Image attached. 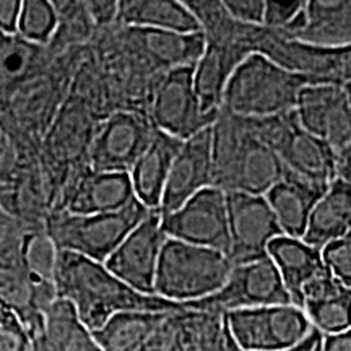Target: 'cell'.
Listing matches in <instances>:
<instances>
[{
	"label": "cell",
	"mask_w": 351,
	"mask_h": 351,
	"mask_svg": "<svg viewBox=\"0 0 351 351\" xmlns=\"http://www.w3.org/2000/svg\"><path fill=\"white\" fill-rule=\"evenodd\" d=\"M57 300L75 307L78 317L96 332L112 315L125 311L174 313L187 307L156 295H143L117 278L103 262L59 251L56 265Z\"/></svg>",
	"instance_id": "1"
},
{
	"label": "cell",
	"mask_w": 351,
	"mask_h": 351,
	"mask_svg": "<svg viewBox=\"0 0 351 351\" xmlns=\"http://www.w3.org/2000/svg\"><path fill=\"white\" fill-rule=\"evenodd\" d=\"M213 187L267 195L285 174L276 153L252 130L249 117L219 109L212 125Z\"/></svg>",
	"instance_id": "2"
},
{
	"label": "cell",
	"mask_w": 351,
	"mask_h": 351,
	"mask_svg": "<svg viewBox=\"0 0 351 351\" xmlns=\"http://www.w3.org/2000/svg\"><path fill=\"white\" fill-rule=\"evenodd\" d=\"M320 85L313 77L291 72L269 57L252 54L228 82L221 108L243 117H270L291 112L306 86Z\"/></svg>",
	"instance_id": "3"
},
{
	"label": "cell",
	"mask_w": 351,
	"mask_h": 351,
	"mask_svg": "<svg viewBox=\"0 0 351 351\" xmlns=\"http://www.w3.org/2000/svg\"><path fill=\"white\" fill-rule=\"evenodd\" d=\"M232 267L226 254L168 239L158 263L155 295L184 306L200 301L225 287Z\"/></svg>",
	"instance_id": "4"
},
{
	"label": "cell",
	"mask_w": 351,
	"mask_h": 351,
	"mask_svg": "<svg viewBox=\"0 0 351 351\" xmlns=\"http://www.w3.org/2000/svg\"><path fill=\"white\" fill-rule=\"evenodd\" d=\"M150 212L138 199L112 213L77 215L52 210L46 219V231L59 251L73 252L104 263Z\"/></svg>",
	"instance_id": "5"
},
{
	"label": "cell",
	"mask_w": 351,
	"mask_h": 351,
	"mask_svg": "<svg viewBox=\"0 0 351 351\" xmlns=\"http://www.w3.org/2000/svg\"><path fill=\"white\" fill-rule=\"evenodd\" d=\"M252 130L276 153L285 171L328 189L337 179V166L327 145L311 135L298 119L296 109L270 117H249Z\"/></svg>",
	"instance_id": "6"
},
{
	"label": "cell",
	"mask_w": 351,
	"mask_h": 351,
	"mask_svg": "<svg viewBox=\"0 0 351 351\" xmlns=\"http://www.w3.org/2000/svg\"><path fill=\"white\" fill-rule=\"evenodd\" d=\"M195 67L161 72L153 82L147 116L158 130L179 140H189L217 121L218 112L205 111L197 95Z\"/></svg>",
	"instance_id": "7"
},
{
	"label": "cell",
	"mask_w": 351,
	"mask_h": 351,
	"mask_svg": "<svg viewBox=\"0 0 351 351\" xmlns=\"http://www.w3.org/2000/svg\"><path fill=\"white\" fill-rule=\"evenodd\" d=\"M296 114L301 125L327 145L337 178L351 182V104L343 86H306L298 99Z\"/></svg>",
	"instance_id": "8"
},
{
	"label": "cell",
	"mask_w": 351,
	"mask_h": 351,
	"mask_svg": "<svg viewBox=\"0 0 351 351\" xmlns=\"http://www.w3.org/2000/svg\"><path fill=\"white\" fill-rule=\"evenodd\" d=\"M232 340L249 351H289L314 332L304 309L276 304L226 314Z\"/></svg>",
	"instance_id": "9"
},
{
	"label": "cell",
	"mask_w": 351,
	"mask_h": 351,
	"mask_svg": "<svg viewBox=\"0 0 351 351\" xmlns=\"http://www.w3.org/2000/svg\"><path fill=\"white\" fill-rule=\"evenodd\" d=\"M156 134L150 117L138 109H117L101 119L88 150V168L99 173H127Z\"/></svg>",
	"instance_id": "10"
},
{
	"label": "cell",
	"mask_w": 351,
	"mask_h": 351,
	"mask_svg": "<svg viewBox=\"0 0 351 351\" xmlns=\"http://www.w3.org/2000/svg\"><path fill=\"white\" fill-rule=\"evenodd\" d=\"M276 304H293V300L274 261L263 257L261 261L234 265L230 278L219 291L200 301L189 302L186 307L230 314L234 311Z\"/></svg>",
	"instance_id": "11"
},
{
	"label": "cell",
	"mask_w": 351,
	"mask_h": 351,
	"mask_svg": "<svg viewBox=\"0 0 351 351\" xmlns=\"http://www.w3.org/2000/svg\"><path fill=\"white\" fill-rule=\"evenodd\" d=\"M163 230L168 239L208 247L230 254V217H228L226 192L207 187L187 200L181 208L169 215H161Z\"/></svg>",
	"instance_id": "12"
},
{
	"label": "cell",
	"mask_w": 351,
	"mask_h": 351,
	"mask_svg": "<svg viewBox=\"0 0 351 351\" xmlns=\"http://www.w3.org/2000/svg\"><path fill=\"white\" fill-rule=\"evenodd\" d=\"M230 217L232 265H243L269 257V245L285 236L265 195L230 192L226 194Z\"/></svg>",
	"instance_id": "13"
},
{
	"label": "cell",
	"mask_w": 351,
	"mask_h": 351,
	"mask_svg": "<svg viewBox=\"0 0 351 351\" xmlns=\"http://www.w3.org/2000/svg\"><path fill=\"white\" fill-rule=\"evenodd\" d=\"M166 241L168 236L163 230L161 213L152 210L147 218L117 245L104 265L138 293L155 295L158 263Z\"/></svg>",
	"instance_id": "14"
},
{
	"label": "cell",
	"mask_w": 351,
	"mask_h": 351,
	"mask_svg": "<svg viewBox=\"0 0 351 351\" xmlns=\"http://www.w3.org/2000/svg\"><path fill=\"white\" fill-rule=\"evenodd\" d=\"M135 199L130 174L99 173L83 166L65 179L54 210L77 215L112 213Z\"/></svg>",
	"instance_id": "15"
},
{
	"label": "cell",
	"mask_w": 351,
	"mask_h": 351,
	"mask_svg": "<svg viewBox=\"0 0 351 351\" xmlns=\"http://www.w3.org/2000/svg\"><path fill=\"white\" fill-rule=\"evenodd\" d=\"M207 187H213L212 127L182 142L174 158L158 212L173 213Z\"/></svg>",
	"instance_id": "16"
},
{
	"label": "cell",
	"mask_w": 351,
	"mask_h": 351,
	"mask_svg": "<svg viewBox=\"0 0 351 351\" xmlns=\"http://www.w3.org/2000/svg\"><path fill=\"white\" fill-rule=\"evenodd\" d=\"M56 300L54 285L38 280L23 257L0 258V301L20 315L34 339L43 335L46 313Z\"/></svg>",
	"instance_id": "17"
},
{
	"label": "cell",
	"mask_w": 351,
	"mask_h": 351,
	"mask_svg": "<svg viewBox=\"0 0 351 351\" xmlns=\"http://www.w3.org/2000/svg\"><path fill=\"white\" fill-rule=\"evenodd\" d=\"M49 59V46H39L19 34L0 32V109L26 86L46 75Z\"/></svg>",
	"instance_id": "18"
},
{
	"label": "cell",
	"mask_w": 351,
	"mask_h": 351,
	"mask_svg": "<svg viewBox=\"0 0 351 351\" xmlns=\"http://www.w3.org/2000/svg\"><path fill=\"white\" fill-rule=\"evenodd\" d=\"M282 33L314 46H348L351 44V0L306 2L301 15Z\"/></svg>",
	"instance_id": "19"
},
{
	"label": "cell",
	"mask_w": 351,
	"mask_h": 351,
	"mask_svg": "<svg viewBox=\"0 0 351 351\" xmlns=\"http://www.w3.org/2000/svg\"><path fill=\"white\" fill-rule=\"evenodd\" d=\"M129 44L145 59L166 72L179 67H195L205 51V38L202 32L174 33L156 29L127 28Z\"/></svg>",
	"instance_id": "20"
},
{
	"label": "cell",
	"mask_w": 351,
	"mask_h": 351,
	"mask_svg": "<svg viewBox=\"0 0 351 351\" xmlns=\"http://www.w3.org/2000/svg\"><path fill=\"white\" fill-rule=\"evenodd\" d=\"M326 192L327 189L285 171L283 178L267 192L265 197L283 234L288 238L302 239L309 225L311 213Z\"/></svg>",
	"instance_id": "21"
},
{
	"label": "cell",
	"mask_w": 351,
	"mask_h": 351,
	"mask_svg": "<svg viewBox=\"0 0 351 351\" xmlns=\"http://www.w3.org/2000/svg\"><path fill=\"white\" fill-rule=\"evenodd\" d=\"M301 307L313 327L322 335H333L351 328V287L337 280L330 271L307 285Z\"/></svg>",
	"instance_id": "22"
},
{
	"label": "cell",
	"mask_w": 351,
	"mask_h": 351,
	"mask_svg": "<svg viewBox=\"0 0 351 351\" xmlns=\"http://www.w3.org/2000/svg\"><path fill=\"white\" fill-rule=\"evenodd\" d=\"M182 140L171 137L165 132L158 130L152 143L143 155L138 158L130 171V181L135 195L145 207L158 210L163 199L166 182H168L174 158L181 148Z\"/></svg>",
	"instance_id": "23"
},
{
	"label": "cell",
	"mask_w": 351,
	"mask_h": 351,
	"mask_svg": "<svg viewBox=\"0 0 351 351\" xmlns=\"http://www.w3.org/2000/svg\"><path fill=\"white\" fill-rule=\"evenodd\" d=\"M269 257L278 269L293 304L300 307L307 285L328 271L322 251L302 239L280 236L269 245Z\"/></svg>",
	"instance_id": "24"
},
{
	"label": "cell",
	"mask_w": 351,
	"mask_h": 351,
	"mask_svg": "<svg viewBox=\"0 0 351 351\" xmlns=\"http://www.w3.org/2000/svg\"><path fill=\"white\" fill-rule=\"evenodd\" d=\"M351 231V182L337 178L311 213L302 241L322 251Z\"/></svg>",
	"instance_id": "25"
},
{
	"label": "cell",
	"mask_w": 351,
	"mask_h": 351,
	"mask_svg": "<svg viewBox=\"0 0 351 351\" xmlns=\"http://www.w3.org/2000/svg\"><path fill=\"white\" fill-rule=\"evenodd\" d=\"M117 21L127 28L156 32L197 33L199 21L184 2L178 0H125L119 2Z\"/></svg>",
	"instance_id": "26"
},
{
	"label": "cell",
	"mask_w": 351,
	"mask_h": 351,
	"mask_svg": "<svg viewBox=\"0 0 351 351\" xmlns=\"http://www.w3.org/2000/svg\"><path fill=\"white\" fill-rule=\"evenodd\" d=\"M41 339L49 351H104L75 307L64 300H56L47 309Z\"/></svg>",
	"instance_id": "27"
},
{
	"label": "cell",
	"mask_w": 351,
	"mask_h": 351,
	"mask_svg": "<svg viewBox=\"0 0 351 351\" xmlns=\"http://www.w3.org/2000/svg\"><path fill=\"white\" fill-rule=\"evenodd\" d=\"M168 313L125 311L112 315L93 332L104 351H142V348Z\"/></svg>",
	"instance_id": "28"
},
{
	"label": "cell",
	"mask_w": 351,
	"mask_h": 351,
	"mask_svg": "<svg viewBox=\"0 0 351 351\" xmlns=\"http://www.w3.org/2000/svg\"><path fill=\"white\" fill-rule=\"evenodd\" d=\"M186 351H226L230 328L226 314L213 311L187 309L184 313Z\"/></svg>",
	"instance_id": "29"
},
{
	"label": "cell",
	"mask_w": 351,
	"mask_h": 351,
	"mask_svg": "<svg viewBox=\"0 0 351 351\" xmlns=\"http://www.w3.org/2000/svg\"><path fill=\"white\" fill-rule=\"evenodd\" d=\"M59 29V13L47 0H26L21 8L19 36L26 41L49 46Z\"/></svg>",
	"instance_id": "30"
},
{
	"label": "cell",
	"mask_w": 351,
	"mask_h": 351,
	"mask_svg": "<svg viewBox=\"0 0 351 351\" xmlns=\"http://www.w3.org/2000/svg\"><path fill=\"white\" fill-rule=\"evenodd\" d=\"M57 256H59V249L51 239V236L47 234L46 228H39L29 234L23 254H21L29 271L38 280L47 285H54V287Z\"/></svg>",
	"instance_id": "31"
},
{
	"label": "cell",
	"mask_w": 351,
	"mask_h": 351,
	"mask_svg": "<svg viewBox=\"0 0 351 351\" xmlns=\"http://www.w3.org/2000/svg\"><path fill=\"white\" fill-rule=\"evenodd\" d=\"M39 228L12 215L0 205V258L21 257L29 234Z\"/></svg>",
	"instance_id": "32"
},
{
	"label": "cell",
	"mask_w": 351,
	"mask_h": 351,
	"mask_svg": "<svg viewBox=\"0 0 351 351\" xmlns=\"http://www.w3.org/2000/svg\"><path fill=\"white\" fill-rule=\"evenodd\" d=\"M186 311H174L166 314L142 351H186V328H184Z\"/></svg>",
	"instance_id": "33"
},
{
	"label": "cell",
	"mask_w": 351,
	"mask_h": 351,
	"mask_svg": "<svg viewBox=\"0 0 351 351\" xmlns=\"http://www.w3.org/2000/svg\"><path fill=\"white\" fill-rule=\"evenodd\" d=\"M34 340L20 315L0 301V351H32Z\"/></svg>",
	"instance_id": "34"
},
{
	"label": "cell",
	"mask_w": 351,
	"mask_h": 351,
	"mask_svg": "<svg viewBox=\"0 0 351 351\" xmlns=\"http://www.w3.org/2000/svg\"><path fill=\"white\" fill-rule=\"evenodd\" d=\"M328 271L346 287H351V231L322 249Z\"/></svg>",
	"instance_id": "35"
},
{
	"label": "cell",
	"mask_w": 351,
	"mask_h": 351,
	"mask_svg": "<svg viewBox=\"0 0 351 351\" xmlns=\"http://www.w3.org/2000/svg\"><path fill=\"white\" fill-rule=\"evenodd\" d=\"M304 0H296L289 3L265 2V16H263V26L276 32H283L295 21L301 12L304 10Z\"/></svg>",
	"instance_id": "36"
},
{
	"label": "cell",
	"mask_w": 351,
	"mask_h": 351,
	"mask_svg": "<svg viewBox=\"0 0 351 351\" xmlns=\"http://www.w3.org/2000/svg\"><path fill=\"white\" fill-rule=\"evenodd\" d=\"M226 10L236 21L244 25L262 26L265 16L263 0H225Z\"/></svg>",
	"instance_id": "37"
},
{
	"label": "cell",
	"mask_w": 351,
	"mask_h": 351,
	"mask_svg": "<svg viewBox=\"0 0 351 351\" xmlns=\"http://www.w3.org/2000/svg\"><path fill=\"white\" fill-rule=\"evenodd\" d=\"M23 2L19 0H0V32L19 34V23Z\"/></svg>",
	"instance_id": "38"
},
{
	"label": "cell",
	"mask_w": 351,
	"mask_h": 351,
	"mask_svg": "<svg viewBox=\"0 0 351 351\" xmlns=\"http://www.w3.org/2000/svg\"><path fill=\"white\" fill-rule=\"evenodd\" d=\"M88 16L98 26L111 25L117 21L119 2H85Z\"/></svg>",
	"instance_id": "39"
},
{
	"label": "cell",
	"mask_w": 351,
	"mask_h": 351,
	"mask_svg": "<svg viewBox=\"0 0 351 351\" xmlns=\"http://www.w3.org/2000/svg\"><path fill=\"white\" fill-rule=\"evenodd\" d=\"M320 351H351V328L333 335H324Z\"/></svg>",
	"instance_id": "40"
},
{
	"label": "cell",
	"mask_w": 351,
	"mask_h": 351,
	"mask_svg": "<svg viewBox=\"0 0 351 351\" xmlns=\"http://www.w3.org/2000/svg\"><path fill=\"white\" fill-rule=\"evenodd\" d=\"M322 340H324L322 333H320L317 328H314V332L311 333V335L307 337V339L302 341L300 346H296V348H293V350H289V351H315L320 346V343H322ZM226 351H249V350L241 348V346L236 343L234 340H232V337H230V343H228V350Z\"/></svg>",
	"instance_id": "41"
},
{
	"label": "cell",
	"mask_w": 351,
	"mask_h": 351,
	"mask_svg": "<svg viewBox=\"0 0 351 351\" xmlns=\"http://www.w3.org/2000/svg\"><path fill=\"white\" fill-rule=\"evenodd\" d=\"M32 351H49V350H47V346L43 341L41 337H38V339L34 340V346H33Z\"/></svg>",
	"instance_id": "42"
},
{
	"label": "cell",
	"mask_w": 351,
	"mask_h": 351,
	"mask_svg": "<svg viewBox=\"0 0 351 351\" xmlns=\"http://www.w3.org/2000/svg\"><path fill=\"white\" fill-rule=\"evenodd\" d=\"M320 345H322V343H320ZM315 351H320V346H319V348H317V350H315Z\"/></svg>",
	"instance_id": "43"
},
{
	"label": "cell",
	"mask_w": 351,
	"mask_h": 351,
	"mask_svg": "<svg viewBox=\"0 0 351 351\" xmlns=\"http://www.w3.org/2000/svg\"><path fill=\"white\" fill-rule=\"evenodd\" d=\"M0 189H2V186H0Z\"/></svg>",
	"instance_id": "44"
}]
</instances>
